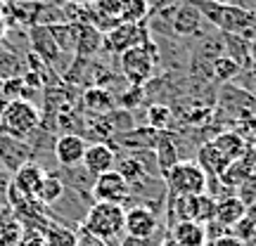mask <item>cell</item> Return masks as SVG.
I'll list each match as a JSON object with an SVG mask.
<instances>
[{
    "mask_svg": "<svg viewBox=\"0 0 256 246\" xmlns=\"http://www.w3.org/2000/svg\"><path fill=\"white\" fill-rule=\"evenodd\" d=\"M81 230L107 242L110 246H116L126 235V209L121 204L92 201L81 220Z\"/></svg>",
    "mask_w": 256,
    "mask_h": 246,
    "instance_id": "6da1fadb",
    "label": "cell"
},
{
    "mask_svg": "<svg viewBox=\"0 0 256 246\" xmlns=\"http://www.w3.org/2000/svg\"><path fill=\"white\" fill-rule=\"evenodd\" d=\"M159 62H162V50L150 38L147 43L128 47L126 52L119 55L121 78L128 85H147V83L154 78V71H156V66H159Z\"/></svg>",
    "mask_w": 256,
    "mask_h": 246,
    "instance_id": "7a4b0ae2",
    "label": "cell"
},
{
    "mask_svg": "<svg viewBox=\"0 0 256 246\" xmlns=\"http://www.w3.org/2000/svg\"><path fill=\"white\" fill-rule=\"evenodd\" d=\"M40 126V111L28 100H10L0 109V135L24 140Z\"/></svg>",
    "mask_w": 256,
    "mask_h": 246,
    "instance_id": "3957f363",
    "label": "cell"
},
{
    "mask_svg": "<svg viewBox=\"0 0 256 246\" xmlns=\"http://www.w3.org/2000/svg\"><path fill=\"white\" fill-rule=\"evenodd\" d=\"M164 183L171 197H180V194L197 197V194H204L209 190V178L197 161H178L164 175Z\"/></svg>",
    "mask_w": 256,
    "mask_h": 246,
    "instance_id": "277c9868",
    "label": "cell"
},
{
    "mask_svg": "<svg viewBox=\"0 0 256 246\" xmlns=\"http://www.w3.org/2000/svg\"><path fill=\"white\" fill-rule=\"evenodd\" d=\"M150 40V24L147 21H138V24H130V21H119L114 28H110L104 38H102V47L110 52V55L119 57L121 52H126L128 47L142 45Z\"/></svg>",
    "mask_w": 256,
    "mask_h": 246,
    "instance_id": "5b68a950",
    "label": "cell"
},
{
    "mask_svg": "<svg viewBox=\"0 0 256 246\" xmlns=\"http://www.w3.org/2000/svg\"><path fill=\"white\" fill-rule=\"evenodd\" d=\"M204 17L194 0H180L171 17V33L178 38H202L204 36Z\"/></svg>",
    "mask_w": 256,
    "mask_h": 246,
    "instance_id": "8992f818",
    "label": "cell"
},
{
    "mask_svg": "<svg viewBox=\"0 0 256 246\" xmlns=\"http://www.w3.org/2000/svg\"><path fill=\"white\" fill-rule=\"evenodd\" d=\"M92 201H107V204H121L126 209L128 201V183L116 171H107L95 178L92 185Z\"/></svg>",
    "mask_w": 256,
    "mask_h": 246,
    "instance_id": "52a82bcc",
    "label": "cell"
},
{
    "mask_svg": "<svg viewBox=\"0 0 256 246\" xmlns=\"http://www.w3.org/2000/svg\"><path fill=\"white\" fill-rule=\"evenodd\" d=\"M159 230V213L147 206H128L126 209V235L140 239H152Z\"/></svg>",
    "mask_w": 256,
    "mask_h": 246,
    "instance_id": "ba28073f",
    "label": "cell"
},
{
    "mask_svg": "<svg viewBox=\"0 0 256 246\" xmlns=\"http://www.w3.org/2000/svg\"><path fill=\"white\" fill-rule=\"evenodd\" d=\"M86 149H88V142H86L83 135H78V133H64V135H60L55 140L52 154H55L57 164L62 168H72V166H78L83 161Z\"/></svg>",
    "mask_w": 256,
    "mask_h": 246,
    "instance_id": "9c48e42d",
    "label": "cell"
},
{
    "mask_svg": "<svg viewBox=\"0 0 256 246\" xmlns=\"http://www.w3.org/2000/svg\"><path fill=\"white\" fill-rule=\"evenodd\" d=\"M28 43H31L34 55H36L38 59H43L48 66L57 64V59L64 57V52L57 47L55 38L50 33V28L43 26V24H34V26L28 28Z\"/></svg>",
    "mask_w": 256,
    "mask_h": 246,
    "instance_id": "30bf717a",
    "label": "cell"
},
{
    "mask_svg": "<svg viewBox=\"0 0 256 246\" xmlns=\"http://www.w3.org/2000/svg\"><path fill=\"white\" fill-rule=\"evenodd\" d=\"M114 164H116V149L107 142H92L88 145L86 154H83L81 166L86 171H90L95 178L107 171H114Z\"/></svg>",
    "mask_w": 256,
    "mask_h": 246,
    "instance_id": "8fae6325",
    "label": "cell"
},
{
    "mask_svg": "<svg viewBox=\"0 0 256 246\" xmlns=\"http://www.w3.org/2000/svg\"><path fill=\"white\" fill-rule=\"evenodd\" d=\"M46 171L40 168L38 164H34V161H26V164H22L14 171V175H12V187L22 194V197H26V199L36 201V194H38V187H40V183H43V178H46Z\"/></svg>",
    "mask_w": 256,
    "mask_h": 246,
    "instance_id": "7c38bea8",
    "label": "cell"
},
{
    "mask_svg": "<svg viewBox=\"0 0 256 246\" xmlns=\"http://www.w3.org/2000/svg\"><path fill=\"white\" fill-rule=\"evenodd\" d=\"M156 140H159V130L150 126H133L130 130L121 133L112 147L114 149H128V152H138V149H154L156 147Z\"/></svg>",
    "mask_w": 256,
    "mask_h": 246,
    "instance_id": "4fadbf2b",
    "label": "cell"
},
{
    "mask_svg": "<svg viewBox=\"0 0 256 246\" xmlns=\"http://www.w3.org/2000/svg\"><path fill=\"white\" fill-rule=\"evenodd\" d=\"M102 33L100 28H95L92 24H76V50L74 57L81 59H95V55L102 50Z\"/></svg>",
    "mask_w": 256,
    "mask_h": 246,
    "instance_id": "5bb4252c",
    "label": "cell"
},
{
    "mask_svg": "<svg viewBox=\"0 0 256 246\" xmlns=\"http://www.w3.org/2000/svg\"><path fill=\"white\" fill-rule=\"evenodd\" d=\"M249 206L240 199L238 194H228V197H220L216 199V220H218L223 228H235L240 220L247 216Z\"/></svg>",
    "mask_w": 256,
    "mask_h": 246,
    "instance_id": "9a60e30c",
    "label": "cell"
},
{
    "mask_svg": "<svg viewBox=\"0 0 256 246\" xmlns=\"http://www.w3.org/2000/svg\"><path fill=\"white\" fill-rule=\"evenodd\" d=\"M83 107L88 111V116H102L107 111L116 109V97L114 92L107 90V88H100V85H90L83 90Z\"/></svg>",
    "mask_w": 256,
    "mask_h": 246,
    "instance_id": "2e32d148",
    "label": "cell"
},
{
    "mask_svg": "<svg viewBox=\"0 0 256 246\" xmlns=\"http://www.w3.org/2000/svg\"><path fill=\"white\" fill-rule=\"evenodd\" d=\"M171 237L178 246H206V230L200 220H180L171 225Z\"/></svg>",
    "mask_w": 256,
    "mask_h": 246,
    "instance_id": "e0dca14e",
    "label": "cell"
},
{
    "mask_svg": "<svg viewBox=\"0 0 256 246\" xmlns=\"http://www.w3.org/2000/svg\"><path fill=\"white\" fill-rule=\"evenodd\" d=\"M209 142L216 147V149H218L228 161H238V159H242L244 152H247V140L240 135L238 130H226V133H218V135L214 137V140H209Z\"/></svg>",
    "mask_w": 256,
    "mask_h": 246,
    "instance_id": "ac0fdd59",
    "label": "cell"
},
{
    "mask_svg": "<svg viewBox=\"0 0 256 246\" xmlns=\"http://www.w3.org/2000/svg\"><path fill=\"white\" fill-rule=\"evenodd\" d=\"M197 211H200V194H197V197H190V194L171 197V194H168L171 225H174V223H180V220H197Z\"/></svg>",
    "mask_w": 256,
    "mask_h": 246,
    "instance_id": "d6986e66",
    "label": "cell"
},
{
    "mask_svg": "<svg viewBox=\"0 0 256 246\" xmlns=\"http://www.w3.org/2000/svg\"><path fill=\"white\" fill-rule=\"evenodd\" d=\"M197 156H200V161L197 164L204 168V173H206V178H218L226 168H228V159L220 154L216 147L211 145V142H204V145L200 147V152H197Z\"/></svg>",
    "mask_w": 256,
    "mask_h": 246,
    "instance_id": "ffe728a7",
    "label": "cell"
},
{
    "mask_svg": "<svg viewBox=\"0 0 256 246\" xmlns=\"http://www.w3.org/2000/svg\"><path fill=\"white\" fill-rule=\"evenodd\" d=\"M220 38H223V55H228L230 59H235L242 69H247L249 64H252L247 38L235 36V33H220Z\"/></svg>",
    "mask_w": 256,
    "mask_h": 246,
    "instance_id": "44dd1931",
    "label": "cell"
},
{
    "mask_svg": "<svg viewBox=\"0 0 256 246\" xmlns=\"http://www.w3.org/2000/svg\"><path fill=\"white\" fill-rule=\"evenodd\" d=\"M43 246H78V232L62 223H50L43 230Z\"/></svg>",
    "mask_w": 256,
    "mask_h": 246,
    "instance_id": "7402d4cb",
    "label": "cell"
},
{
    "mask_svg": "<svg viewBox=\"0 0 256 246\" xmlns=\"http://www.w3.org/2000/svg\"><path fill=\"white\" fill-rule=\"evenodd\" d=\"M64 192H66V187H64V183L60 180V175H46L43 183H40V187H38L36 201L43 206V209L55 206L57 201L64 197Z\"/></svg>",
    "mask_w": 256,
    "mask_h": 246,
    "instance_id": "603a6c76",
    "label": "cell"
},
{
    "mask_svg": "<svg viewBox=\"0 0 256 246\" xmlns=\"http://www.w3.org/2000/svg\"><path fill=\"white\" fill-rule=\"evenodd\" d=\"M114 171H116V173H119L128 185L138 183L140 178H145V175H147L142 161H140V159H138L133 152H130V154L119 156V159H116V164H114Z\"/></svg>",
    "mask_w": 256,
    "mask_h": 246,
    "instance_id": "cb8c5ba5",
    "label": "cell"
},
{
    "mask_svg": "<svg viewBox=\"0 0 256 246\" xmlns=\"http://www.w3.org/2000/svg\"><path fill=\"white\" fill-rule=\"evenodd\" d=\"M242 73V66H240L235 59H230L228 55H220L214 59V64H211V78L218 83H235L238 81V76Z\"/></svg>",
    "mask_w": 256,
    "mask_h": 246,
    "instance_id": "d4e9b609",
    "label": "cell"
},
{
    "mask_svg": "<svg viewBox=\"0 0 256 246\" xmlns=\"http://www.w3.org/2000/svg\"><path fill=\"white\" fill-rule=\"evenodd\" d=\"M50 33L55 38L57 47L62 50L64 55H72L74 57V50H76V24H69V21H62V24H52Z\"/></svg>",
    "mask_w": 256,
    "mask_h": 246,
    "instance_id": "484cf974",
    "label": "cell"
},
{
    "mask_svg": "<svg viewBox=\"0 0 256 246\" xmlns=\"http://www.w3.org/2000/svg\"><path fill=\"white\" fill-rule=\"evenodd\" d=\"M147 17H150V0H124L121 2V21L138 24V21H147Z\"/></svg>",
    "mask_w": 256,
    "mask_h": 246,
    "instance_id": "4316f807",
    "label": "cell"
},
{
    "mask_svg": "<svg viewBox=\"0 0 256 246\" xmlns=\"http://www.w3.org/2000/svg\"><path fill=\"white\" fill-rule=\"evenodd\" d=\"M171 121H174V111L168 109L166 104L154 102V104L147 107V126L150 128H154V130H159V133H164V130H168Z\"/></svg>",
    "mask_w": 256,
    "mask_h": 246,
    "instance_id": "83f0119b",
    "label": "cell"
},
{
    "mask_svg": "<svg viewBox=\"0 0 256 246\" xmlns=\"http://www.w3.org/2000/svg\"><path fill=\"white\" fill-rule=\"evenodd\" d=\"M142 92H145V85H128L126 90L116 97V107H119V109H126V111H133L140 102L145 100Z\"/></svg>",
    "mask_w": 256,
    "mask_h": 246,
    "instance_id": "f1b7e54d",
    "label": "cell"
},
{
    "mask_svg": "<svg viewBox=\"0 0 256 246\" xmlns=\"http://www.w3.org/2000/svg\"><path fill=\"white\" fill-rule=\"evenodd\" d=\"M121 2L124 0H88V5L95 14L100 17H116L119 19L121 14Z\"/></svg>",
    "mask_w": 256,
    "mask_h": 246,
    "instance_id": "f546056e",
    "label": "cell"
},
{
    "mask_svg": "<svg viewBox=\"0 0 256 246\" xmlns=\"http://www.w3.org/2000/svg\"><path fill=\"white\" fill-rule=\"evenodd\" d=\"M235 85H240L242 90L249 92V95L256 100V66H254V64H249L247 69H242V73L238 76Z\"/></svg>",
    "mask_w": 256,
    "mask_h": 246,
    "instance_id": "4dcf8cb0",
    "label": "cell"
},
{
    "mask_svg": "<svg viewBox=\"0 0 256 246\" xmlns=\"http://www.w3.org/2000/svg\"><path fill=\"white\" fill-rule=\"evenodd\" d=\"M235 194H238L247 206H252V204L256 201V180L254 178H247L244 183H240L238 187H235Z\"/></svg>",
    "mask_w": 256,
    "mask_h": 246,
    "instance_id": "1f68e13d",
    "label": "cell"
},
{
    "mask_svg": "<svg viewBox=\"0 0 256 246\" xmlns=\"http://www.w3.org/2000/svg\"><path fill=\"white\" fill-rule=\"evenodd\" d=\"M206 246H247L244 242L240 237H235V235H223V237H218L216 242H211V244H206Z\"/></svg>",
    "mask_w": 256,
    "mask_h": 246,
    "instance_id": "d6a6232c",
    "label": "cell"
},
{
    "mask_svg": "<svg viewBox=\"0 0 256 246\" xmlns=\"http://www.w3.org/2000/svg\"><path fill=\"white\" fill-rule=\"evenodd\" d=\"M78 246H110V244L98 237H92V235H88L86 230H81V232H78Z\"/></svg>",
    "mask_w": 256,
    "mask_h": 246,
    "instance_id": "836d02e7",
    "label": "cell"
},
{
    "mask_svg": "<svg viewBox=\"0 0 256 246\" xmlns=\"http://www.w3.org/2000/svg\"><path fill=\"white\" fill-rule=\"evenodd\" d=\"M232 5L240 9H244V12H254L256 9V0H232Z\"/></svg>",
    "mask_w": 256,
    "mask_h": 246,
    "instance_id": "e575fe53",
    "label": "cell"
},
{
    "mask_svg": "<svg viewBox=\"0 0 256 246\" xmlns=\"http://www.w3.org/2000/svg\"><path fill=\"white\" fill-rule=\"evenodd\" d=\"M249 57H252V64L256 66V38L249 40Z\"/></svg>",
    "mask_w": 256,
    "mask_h": 246,
    "instance_id": "d590c367",
    "label": "cell"
},
{
    "mask_svg": "<svg viewBox=\"0 0 256 246\" xmlns=\"http://www.w3.org/2000/svg\"><path fill=\"white\" fill-rule=\"evenodd\" d=\"M247 216H249V218H252V220H254V225H256V201H254V204H252V206H249Z\"/></svg>",
    "mask_w": 256,
    "mask_h": 246,
    "instance_id": "8d00e7d4",
    "label": "cell"
},
{
    "mask_svg": "<svg viewBox=\"0 0 256 246\" xmlns=\"http://www.w3.org/2000/svg\"><path fill=\"white\" fill-rule=\"evenodd\" d=\"M2 36H5V19L0 17V38H2Z\"/></svg>",
    "mask_w": 256,
    "mask_h": 246,
    "instance_id": "74e56055",
    "label": "cell"
},
{
    "mask_svg": "<svg viewBox=\"0 0 256 246\" xmlns=\"http://www.w3.org/2000/svg\"><path fill=\"white\" fill-rule=\"evenodd\" d=\"M254 19H256V9H254Z\"/></svg>",
    "mask_w": 256,
    "mask_h": 246,
    "instance_id": "f35d334b",
    "label": "cell"
}]
</instances>
